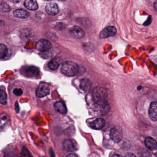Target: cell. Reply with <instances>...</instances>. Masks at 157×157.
<instances>
[{
	"label": "cell",
	"mask_w": 157,
	"mask_h": 157,
	"mask_svg": "<svg viewBox=\"0 0 157 157\" xmlns=\"http://www.w3.org/2000/svg\"><path fill=\"white\" fill-rule=\"evenodd\" d=\"M66 157H78V156L76 154L71 153V154H68Z\"/></svg>",
	"instance_id": "f546056e"
},
{
	"label": "cell",
	"mask_w": 157,
	"mask_h": 157,
	"mask_svg": "<svg viewBox=\"0 0 157 157\" xmlns=\"http://www.w3.org/2000/svg\"><path fill=\"white\" fill-rule=\"evenodd\" d=\"M46 157V156H43V157Z\"/></svg>",
	"instance_id": "d590c367"
},
{
	"label": "cell",
	"mask_w": 157,
	"mask_h": 157,
	"mask_svg": "<svg viewBox=\"0 0 157 157\" xmlns=\"http://www.w3.org/2000/svg\"><path fill=\"white\" fill-rule=\"evenodd\" d=\"M71 34L72 36L77 39L83 38L85 36V32L80 27L77 26L71 28L70 30Z\"/></svg>",
	"instance_id": "8fae6325"
},
{
	"label": "cell",
	"mask_w": 157,
	"mask_h": 157,
	"mask_svg": "<svg viewBox=\"0 0 157 157\" xmlns=\"http://www.w3.org/2000/svg\"><path fill=\"white\" fill-rule=\"evenodd\" d=\"M54 107L56 110L59 113L61 114H66L67 113V109L64 103L62 102L59 101V102H56L54 104Z\"/></svg>",
	"instance_id": "2e32d148"
},
{
	"label": "cell",
	"mask_w": 157,
	"mask_h": 157,
	"mask_svg": "<svg viewBox=\"0 0 157 157\" xmlns=\"http://www.w3.org/2000/svg\"><path fill=\"white\" fill-rule=\"evenodd\" d=\"M65 27V25L61 23H58L56 26V29L59 30H63V29H64Z\"/></svg>",
	"instance_id": "484cf974"
},
{
	"label": "cell",
	"mask_w": 157,
	"mask_h": 157,
	"mask_svg": "<svg viewBox=\"0 0 157 157\" xmlns=\"http://www.w3.org/2000/svg\"><path fill=\"white\" fill-rule=\"evenodd\" d=\"M149 116L152 121H156L157 120V103L152 102L150 104L149 109Z\"/></svg>",
	"instance_id": "7c38bea8"
},
{
	"label": "cell",
	"mask_w": 157,
	"mask_h": 157,
	"mask_svg": "<svg viewBox=\"0 0 157 157\" xmlns=\"http://www.w3.org/2000/svg\"><path fill=\"white\" fill-rule=\"evenodd\" d=\"M52 48L51 43L47 40L42 39L38 42L36 45L37 49L41 52H45L50 50Z\"/></svg>",
	"instance_id": "52a82bcc"
},
{
	"label": "cell",
	"mask_w": 157,
	"mask_h": 157,
	"mask_svg": "<svg viewBox=\"0 0 157 157\" xmlns=\"http://www.w3.org/2000/svg\"><path fill=\"white\" fill-rule=\"evenodd\" d=\"M61 63V60L60 58L55 57L49 63L48 67L51 70H56L58 68Z\"/></svg>",
	"instance_id": "ac0fdd59"
},
{
	"label": "cell",
	"mask_w": 157,
	"mask_h": 157,
	"mask_svg": "<svg viewBox=\"0 0 157 157\" xmlns=\"http://www.w3.org/2000/svg\"><path fill=\"white\" fill-rule=\"evenodd\" d=\"M139 154L140 157H151V154L150 153L145 149L141 150Z\"/></svg>",
	"instance_id": "7402d4cb"
},
{
	"label": "cell",
	"mask_w": 157,
	"mask_h": 157,
	"mask_svg": "<svg viewBox=\"0 0 157 157\" xmlns=\"http://www.w3.org/2000/svg\"><path fill=\"white\" fill-rule=\"evenodd\" d=\"M117 30L114 26H108L103 29L100 33V38L101 39H106L115 36L117 34Z\"/></svg>",
	"instance_id": "277c9868"
},
{
	"label": "cell",
	"mask_w": 157,
	"mask_h": 157,
	"mask_svg": "<svg viewBox=\"0 0 157 157\" xmlns=\"http://www.w3.org/2000/svg\"><path fill=\"white\" fill-rule=\"evenodd\" d=\"M9 1L14 3H18L20 1V0H9Z\"/></svg>",
	"instance_id": "1f68e13d"
},
{
	"label": "cell",
	"mask_w": 157,
	"mask_h": 157,
	"mask_svg": "<svg viewBox=\"0 0 157 157\" xmlns=\"http://www.w3.org/2000/svg\"><path fill=\"white\" fill-rule=\"evenodd\" d=\"M110 137L111 139L114 142L118 143L120 142L122 139V133L120 129L117 128H114L111 129Z\"/></svg>",
	"instance_id": "9c48e42d"
},
{
	"label": "cell",
	"mask_w": 157,
	"mask_h": 157,
	"mask_svg": "<svg viewBox=\"0 0 157 157\" xmlns=\"http://www.w3.org/2000/svg\"><path fill=\"white\" fill-rule=\"evenodd\" d=\"M24 6L30 10H36L38 8V3L34 0H26L24 1Z\"/></svg>",
	"instance_id": "d6986e66"
},
{
	"label": "cell",
	"mask_w": 157,
	"mask_h": 157,
	"mask_svg": "<svg viewBox=\"0 0 157 157\" xmlns=\"http://www.w3.org/2000/svg\"><path fill=\"white\" fill-rule=\"evenodd\" d=\"M146 146L149 150L153 151L157 148V142L152 137H147L145 140Z\"/></svg>",
	"instance_id": "9a60e30c"
},
{
	"label": "cell",
	"mask_w": 157,
	"mask_h": 157,
	"mask_svg": "<svg viewBox=\"0 0 157 157\" xmlns=\"http://www.w3.org/2000/svg\"><path fill=\"white\" fill-rule=\"evenodd\" d=\"M112 157H122L121 155L118 154H115Z\"/></svg>",
	"instance_id": "836d02e7"
},
{
	"label": "cell",
	"mask_w": 157,
	"mask_h": 157,
	"mask_svg": "<svg viewBox=\"0 0 157 157\" xmlns=\"http://www.w3.org/2000/svg\"><path fill=\"white\" fill-rule=\"evenodd\" d=\"M152 22V17L151 16H149V17H148V19H147V20L146 21V22H145L144 24H143V25L144 26H148L149 25H150L151 24V23Z\"/></svg>",
	"instance_id": "4316f807"
},
{
	"label": "cell",
	"mask_w": 157,
	"mask_h": 157,
	"mask_svg": "<svg viewBox=\"0 0 157 157\" xmlns=\"http://www.w3.org/2000/svg\"><path fill=\"white\" fill-rule=\"evenodd\" d=\"M154 8H155V11H157V1H155V2L154 3Z\"/></svg>",
	"instance_id": "d6a6232c"
},
{
	"label": "cell",
	"mask_w": 157,
	"mask_h": 157,
	"mask_svg": "<svg viewBox=\"0 0 157 157\" xmlns=\"http://www.w3.org/2000/svg\"><path fill=\"white\" fill-rule=\"evenodd\" d=\"M61 72L66 76L72 77L78 73L79 67L77 64L73 62L66 61L62 65Z\"/></svg>",
	"instance_id": "7a4b0ae2"
},
{
	"label": "cell",
	"mask_w": 157,
	"mask_h": 157,
	"mask_svg": "<svg viewBox=\"0 0 157 157\" xmlns=\"http://www.w3.org/2000/svg\"><path fill=\"white\" fill-rule=\"evenodd\" d=\"M125 157H136L134 154L133 153H128L127 154Z\"/></svg>",
	"instance_id": "4dcf8cb0"
},
{
	"label": "cell",
	"mask_w": 157,
	"mask_h": 157,
	"mask_svg": "<svg viewBox=\"0 0 157 157\" xmlns=\"http://www.w3.org/2000/svg\"><path fill=\"white\" fill-rule=\"evenodd\" d=\"M8 53V49L7 47L3 44H0V59L5 58Z\"/></svg>",
	"instance_id": "ffe728a7"
},
{
	"label": "cell",
	"mask_w": 157,
	"mask_h": 157,
	"mask_svg": "<svg viewBox=\"0 0 157 157\" xmlns=\"http://www.w3.org/2000/svg\"><path fill=\"white\" fill-rule=\"evenodd\" d=\"M45 10L47 14L53 16L58 14L59 12L58 6L56 3H48L46 6Z\"/></svg>",
	"instance_id": "30bf717a"
},
{
	"label": "cell",
	"mask_w": 157,
	"mask_h": 157,
	"mask_svg": "<svg viewBox=\"0 0 157 157\" xmlns=\"http://www.w3.org/2000/svg\"><path fill=\"white\" fill-rule=\"evenodd\" d=\"M0 8L3 12H9L10 10L9 6L6 3H3L0 5Z\"/></svg>",
	"instance_id": "603a6c76"
},
{
	"label": "cell",
	"mask_w": 157,
	"mask_h": 157,
	"mask_svg": "<svg viewBox=\"0 0 157 157\" xmlns=\"http://www.w3.org/2000/svg\"><path fill=\"white\" fill-rule=\"evenodd\" d=\"M21 156L22 157H31L32 156L28 149L26 148H23L22 149Z\"/></svg>",
	"instance_id": "cb8c5ba5"
},
{
	"label": "cell",
	"mask_w": 157,
	"mask_h": 157,
	"mask_svg": "<svg viewBox=\"0 0 157 157\" xmlns=\"http://www.w3.org/2000/svg\"><path fill=\"white\" fill-rule=\"evenodd\" d=\"M94 110L99 115H104L109 112L110 110V105L108 103L103 104H96L95 103Z\"/></svg>",
	"instance_id": "ba28073f"
},
{
	"label": "cell",
	"mask_w": 157,
	"mask_h": 157,
	"mask_svg": "<svg viewBox=\"0 0 157 157\" xmlns=\"http://www.w3.org/2000/svg\"><path fill=\"white\" fill-rule=\"evenodd\" d=\"M15 110H16V112L17 113H19L20 111V108H19V104H18V102H16L15 103Z\"/></svg>",
	"instance_id": "f1b7e54d"
},
{
	"label": "cell",
	"mask_w": 157,
	"mask_h": 157,
	"mask_svg": "<svg viewBox=\"0 0 157 157\" xmlns=\"http://www.w3.org/2000/svg\"><path fill=\"white\" fill-rule=\"evenodd\" d=\"M0 103L4 105L7 103V95L2 90H0Z\"/></svg>",
	"instance_id": "44dd1931"
},
{
	"label": "cell",
	"mask_w": 157,
	"mask_h": 157,
	"mask_svg": "<svg viewBox=\"0 0 157 157\" xmlns=\"http://www.w3.org/2000/svg\"><path fill=\"white\" fill-rule=\"evenodd\" d=\"M50 154L51 157H56L55 155V153H54V151L52 147L50 148Z\"/></svg>",
	"instance_id": "83f0119b"
},
{
	"label": "cell",
	"mask_w": 157,
	"mask_h": 157,
	"mask_svg": "<svg viewBox=\"0 0 157 157\" xmlns=\"http://www.w3.org/2000/svg\"><path fill=\"white\" fill-rule=\"evenodd\" d=\"M22 74L29 78H35L37 77L39 74V69L38 67L30 66L23 67L21 70Z\"/></svg>",
	"instance_id": "3957f363"
},
{
	"label": "cell",
	"mask_w": 157,
	"mask_h": 157,
	"mask_svg": "<svg viewBox=\"0 0 157 157\" xmlns=\"http://www.w3.org/2000/svg\"><path fill=\"white\" fill-rule=\"evenodd\" d=\"M50 92V87L47 83H41L37 88L36 94L38 97H44L49 95Z\"/></svg>",
	"instance_id": "5b68a950"
},
{
	"label": "cell",
	"mask_w": 157,
	"mask_h": 157,
	"mask_svg": "<svg viewBox=\"0 0 157 157\" xmlns=\"http://www.w3.org/2000/svg\"><path fill=\"white\" fill-rule=\"evenodd\" d=\"M63 147L66 151L73 152L78 150V146L76 141L74 140L66 139L64 141Z\"/></svg>",
	"instance_id": "8992f818"
},
{
	"label": "cell",
	"mask_w": 157,
	"mask_h": 157,
	"mask_svg": "<svg viewBox=\"0 0 157 157\" xmlns=\"http://www.w3.org/2000/svg\"><path fill=\"white\" fill-rule=\"evenodd\" d=\"M23 92L22 89H19V88H15L13 91V93L16 96H21L23 94Z\"/></svg>",
	"instance_id": "d4e9b609"
},
{
	"label": "cell",
	"mask_w": 157,
	"mask_h": 157,
	"mask_svg": "<svg viewBox=\"0 0 157 157\" xmlns=\"http://www.w3.org/2000/svg\"><path fill=\"white\" fill-rule=\"evenodd\" d=\"M13 13L15 17L20 19H26L30 16L29 12L24 9H17Z\"/></svg>",
	"instance_id": "e0dca14e"
},
{
	"label": "cell",
	"mask_w": 157,
	"mask_h": 157,
	"mask_svg": "<svg viewBox=\"0 0 157 157\" xmlns=\"http://www.w3.org/2000/svg\"><path fill=\"white\" fill-rule=\"evenodd\" d=\"M92 86V82L89 80L87 79H83L81 80L80 87L82 90L85 92H88L90 91Z\"/></svg>",
	"instance_id": "5bb4252c"
},
{
	"label": "cell",
	"mask_w": 157,
	"mask_h": 157,
	"mask_svg": "<svg viewBox=\"0 0 157 157\" xmlns=\"http://www.w3.org/2000/svg\"><path fill=\"white\" fill-rule=\"evenodd\" d=\"M106 121L103 119H97L90 123V126L93 129H101L105 126Z\"/></svg>",
	"instance_id": "4fadbf2b"
},
{
	"label": "cell",
	"mask_w": 157,
	"mask_h": 157,
	"mask_svg": "<svg viewBox=\"0 0 157 157\" xmlns=\"http://www.w3.org/2000/svg\"><path fill=\"white\" fill-rule=\"evenodd\" d=\"M4 23L3 21H0V26H2L4 25Z\"/></svg>",
	"instance_id": "e575fe53"
},
{
	"label": "cell",
	"mask_w": 157,
	"mask_h": 157,
	"mask_svg": "<svg viewBox=\"0 0 157 157\" xmlns=\"http://www.w3.org/2000/svg\"><path fill=\"white\" fill-rule=\"evenodd\" d=\"M92 95L95 104H103L108 102L107 100V93L104 88L100 87H95L92 91Z\"/></svg>",
	"instance_id": "6da1fadb"
}]
</instances>
